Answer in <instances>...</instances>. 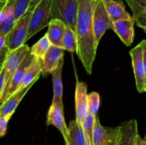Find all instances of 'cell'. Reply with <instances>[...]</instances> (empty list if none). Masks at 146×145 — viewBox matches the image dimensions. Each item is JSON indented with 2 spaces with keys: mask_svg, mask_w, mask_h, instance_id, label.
I'll return each mask as SVG.
<instances>
[{
  "mask_svg": "<svg viewBox=\"0 0 146 145\" xmlns=\"http://www.w3.org/2000/svg\"><path fill=\"white\" fill-rule=\"evenodd\" d=\"M68 142L67 145H89L82 127L76 119L71 121L68 125Z\"/></svg>",
  "mask_w": 146,
  "mask_h": 145,
  "instance_id": "20",
  "label": "cell"
},
{
  "mask_svg": "<svg viewBox=\"0 0 146 145\" xmlns=\"http://www.w3.org/2000/svg\"><path fill=\"white\" fill-rule=\"evenodd\" d=\"M96 116L88 112L87 115H86L84 121H83L82 125H81L82 129L84 130V134H85L86 137L89 145H94L93 144V130H94V125Z\"/></svg>",
  "mask_w": 146,
  "mask_h": 145,
  "instance_id": "24",
  "label": "cell"
},
{
  "mask_svg": "<svg viewBox=\"0 0 146 145\" xmlns=\"http://www.w3.org/2000/svg\"><path fill=\"white\" fill-rule=\"evenodd\" d=\"M51 45V42L48 40L46 34L44 36L38 41H37L32 47L29 49V53L36 58L41 60L44 58V55Z\"/></svg>",
  "mask_w": 146,
  "mask_h": 145,
  "instance_id": "22",
  "label": "cell"
},
{
  "mask_svg": "<svg viewBox=\"0 0 146 145\" xmlns=\"http://www.w3.org/2000/svg\"><path fill=\"white\" fill-rule=\"evenodd\" d=\"M93 27L97 44L108 29H113V22L110 18L102 0H94L93 2Z\"/></svg>",
  "mask_w": 146,
  "mask_h": 145,
  "instance_id": "4",
  "label": "cell"
},
{
  "mask_svg": "<svg viewBox=\"0 0 146 145\" xmlns=\"http://www.w3.org/2000/svg\"><path fill=\"white\" fill-rule=\"evenodd\" d=\"M115 128L116 134L112 145H135L138 135L136 119L125 121Z\"/></svg>",
  "mask_w": 146,
  "mask_h": 145,
  "instance_id": "8",
  "label": "cell"
},
{
  "mask_svg": "<svg viewBox=\"0 0 146 145\" xmlns=\"http://www.w3.org/2000/svg\"><path fill=\"white\" fill-rule=\"evenodd\" d=\"M7 1H9V0H7Z\"/></svg>",
  "mask_w": 146,
  "mask_h": 145,
  "instance_id": "40",
  "label": "cell"
},
{
  "mask_svg": "<svg viewBox=\"0 0 146 145\" xmlns=\"http://www.w3.org/2000/svg\"><path fill=\"white\" fill-rule=\"evenodd\" d=\"M143 141H144V142H145V143H146V134H145V136H144V138H143Z\"/></svg>",
  "mask_w": 146,
  "mask_h": 145,
  "instance_id": "36",
  "label": "cell"
},
{
  "mask_svg": "<svg viewBox=\"0 0 146 145\" xmlns=\"http://www.w3.org/2000/svg\"><path fill=\"white\" fill-rule=\"evenodd\" d=\"M4 85H5L4 84V71L2 68L1 72H0V98H1L3 90L4 88Z\"/></svg>",
  "mask_w": 146,
  "mask_h": 145,
  "instance_id": "32",
  "label": "cell"
},
{
  "mask_svg": "<svg viewBox=\"0 0 146 145\" xmlns=\"http://www.w3.org/2000/svg\"><path fill=\"white\" fill-rule=\"evenodd\" d=\"M65 50L61 47L51 45L49 48L44 55L41 61V74L44 78H46L48 75L56 68L60 60L64 56Z\"/></svg>",
  "mask_w": 146,
  "mask_h": 145,
  "instance_id": "11",
  "label": "cell"
},
{
  "mask_svg": "<svg viewBox=\"0 0 146 145\" xmlns=\"http://www.w3.org/2000/svg\"><path fill=\"white\" fill-rule=\"evenodd\" d=\"M62 48L68 52H76L77 40L75 31L66 26L62 39Z\"/></svg>",
  "mask_w": 146,
  "mask_h": 145,
  "instance_id": "23",
  "label": "cell"
},
{
  "mask_svg": "<svg viewBox=\"0 0 146 145\" xmlns=\"http://www.w3.org/2000/svg\"><path fill=\"white\" fill-rule=\"evenodd\" d=\"M52 0H41L33 9L29 23L26 41L35 35L36 33L48 26L51 12Z\"/></svg>",
  "mask_w": 146,
  "mask_h": 145,
  "instance_id": "3",
  "label": "cell"
},
{
  "mask_svg": "<svg viewBox=\"0 0 146 145\" xmlns=\"http://www.w3.org/2000/svg\"><path fill=\"white\" fill-rule=\"evenodd\" d=\"M31 0H14V13L16 21L19 19L29 7Z\"/></svg>",
  "mask_w": 146,
  "mask_h": 145,
  "instance_id": "26",
  "label": "cell"
},
{
  "mask_svg": "<svg viewBox=\"0 0 146 145\" xmlns=\"http://www.w3.org/2000/svg\"><path fill=\"white\" fill-rule=\"evenodd\" d=\"M142 29L143 30L144 32H145V34H146V28H142Z\"/></svg>",
  "mask_w": 146,
  "mask_h": 145,
  "instance_id": "38",
  "label": "cell"
},
{
  "mask_svg": "<svg viewBox=\"0 0 146 145\" xmlns=\"http://www.w3.org/2000/svg\"><path fill=\"white\" fill-rule=\"evenodd\" d=\"M145 92H146V88H145Z\"/></svg>",
  "mask_w": 146,
  "mask_h": 145,
  "instance_id": "39",
  "label": "cell"
},
{
  "mask_svg": "<svg viewBox=\"0 0 146 145\" xmlns=\"http://www.w3.org/2000/svg\"><path fill=\"white\" fill-rule=\"evenodd\" d=\"M134 24L135 19H121L113 21V31L119 36L126 46H130L134 40Z\"/></svg>",
  "mask_w": 146,
  "mask_h": 145,
  "instance_id": "14",
  "label": "cell"
},
{
  "mask_svg": "<svg viewBox=\"0 0 146 145\" xmlns=\"http://www.w3.org/2000/svg\"><path fill=\"white\" fill-rule=\"evenodd\" d=\"M78 0H52L50 18H56L75 31Z\"/></svg>",
  "mask_w": 146,
  "mask_h": 145,
  "instance_id": "2",
  "label": "cell"
},
{
  "mask_svg": "<svg viewBox=\"0 0 146 145\" xmlns=\"http://www.w3.org/2000/svg\"><path fill=\"white\" fill-rule=\"evenodd\" d=\"M136 25L141 28H146V11H141L133 16Z\"/></svg>",
  "mask_w": 146,
  "mask_h": 145,
  "instance_id": "29",
  "label": "cell"
},
{
  "mask_svg": "<svg viewBox=\"0 0 146 145\" xmlns=\"http://www.w3.org/2000/svg\"><path fill=\"white\" fill-rule=\"evenodd\" d=\"M40 1H41V0H31V1H30L29 7H33V8H34V7H35V6Z\"/></svg>",
  "mask_w": 146,
  "mask_h": 145,
  "instance_id": "34",
  "label": "cell"
},
{
  "mask_svg": "<svg viewBox=\"0 0 146 145\" xmlns=\"http://www.w3.org/2000/svg\"><path fill=\"white\" fill-rule=\"evenodd\" d=\"M11 116L12 115H9L0 117V138L2 137L6 134L7 129V125H8V122L9 121L10 118L11 117Z\"/></svg>",
  "mask_w": 146,
  "mask_h": 145,
  "instance_id": "30",
  "label": "cell"
},
{
  "mask_svg": "<svg viewBox=\"0 0 146 145\" xmlns=\"http://www.w3.org/2000/svg\"><path fill=\"white\" fill-rule=\"evenodd\" d=\"M141 44H142V47H143V61L144 70H145V81H146V41L145 40H143V41H141ZM145 85H146V82H145Z\"/></svg>",
  "mask_w": 146,
  "mask_h": 145,
  "instance_id": "31",
  "label": "cell"
},
{
  "mask_svg": "<svg viewBox=\"0 0 146 145\" xmlns=\"http://www.w3.org/2000/svg\"><path fill=\"white\" fill-rule=\"evenodd\" d=\"M33 7H29L25 14L19 20L16 21L12 29L8 34V49L9 52L25 44L28 31L29 23L32 13Z\"/></svg>",
  "mask_w": 146,
  "mask_h": 145,
  "instance_id": "5",
  "label": "cell"
},
{
  "mask_svg": "<svg viewBox=\"0 0 146 145\" xmlns=\"http://www.w3.org/2000/svg\"><path fill=\"white\" fill-rule=\"evenodd\" d=\"M7 0H0V9L4 7V6L7 4Z\"/></svg>",
  "mask_w": 146,
  "mask_h": 145,
  "instance_id": "35",
  "label": "cell"
},
{
  "mask_svg": "<svg viewBox=\"0 0 146 145\" xmlns=\"http://www.w3.org/2000/svg\"><path fill=\"white\" fill-rule=\"evenodd\" d=\"M131 8L133 16L141 11H146V0H125Z\"/></svg>",
  "mask_w": 146,
  "mask_h": 145,
  "instance_id": "27",
  "label": "cell"
},
{
  "mask_svg": "<svg viewBox=\"0 0 146 145\" xmlns=\"http://www.w3.org/2000/svg\"><path fill=\"white\" fill-rule=\"evenodd\" d=\"M105 8L112 21L133 18L125 9L123 2L120 0H102Z\"/></svg>",
  "mask_w": 146,
  "mask_h": 145,
  "instance_id": "17",
  "label": "cell"
},
{
  "mask_svg": "<svg viewBox=\"0 0 146 145\" xmlns=\"http://www.w3.org/2000/svg\"><path fill=\"white\" fill-rule=\"evenodd\" d=\"M130 55L132 59V65L135 75V85L138 92H145V75L143 61V47L141 42L130 51Z\"/></svg>",
  "mask_w": 146,
  "mask_h": 145,
  "instance_id": "9",
  "label": "cell"
},
{
  "mask_svg": "<svg viewBox=\"0 0 146 145\" xmlns=\"http://www.w3.org/2000/svg\"><path fill=\"white\" fill-rule=\"evenodd\" d=\"M116 134V128L101 125L98 115L95 117L93 130V144L112 145Z\"/></svg>",
  "mask_w": 146,
  "mask_h": 145,
  "instance_id": "12",
  "label": "cell"
},
{
  "mask_svg": "<svg viewBox=\"0 0 146 145\" xmlns=\"http://www.w3.org/2000/svg\"><path fill=\"white\" fill-rule=\"evenodd\" d=\"M88 102V112L94 115H97L100 107V95L96 92H91L87 96Z\"/></svg>",
  "mask_w": 146,
  "mask_h": 145,
  "instance_id": "25",
  "label": "cell"
},
{
  "mask_svg": "<svg viewBox=\"0 0 146 145\" xmlns=\"http://www.w3.org/2000/svg\"><path fill=\"white\" fill-rule=\"evenodd\" d=\"M41 74V61L34 56L32 61L27 68L24 77L19 90H21L29 85L31 82L38 79Z\"/></svg>",
  "mask_w": 146,
  "mask_h": 145,
  "instance_id": "21",
  "label": "cell"
},
{
  "mask_svg": "<svg viewBox=\"0 0 146 145\" xmlns=\"http://www.w3.org/2000/svg\"><path fill=\"white\" fill-rule=\"evenodd\" d=\"M93 2L94 0H78L75 28L77 55L89 75L92 73L98 45L93 27Z\"/></svg>",
  "mask_w": 146,
  "mask_h": 145,
  "instance_id": "1",
  "label": "cell"
},
{
  "mask_svg": "<svg viewBox=\"0 0 146 145\" xmlns=\"http://www.w3.org/2000/svg\"><path fill=\"white\" fill-rule=\"evenodd\" d=\"M14 4V0L7 1L5 6L0 11V36L7 35L15 24Z\"/></svg>",
  "mask_w": 146,
  "mask_h": 145,
  "instance_id": "16",
  "label": "cell"
},
{
  "mask_svg": "<svg viewBox=\"0 0 146 145\" xmlns=\"http://www.w3.org/2000/svg\"><path fill=\"white\" fill-rule=\"evenodd\" d=\"M38 79L35 80L27 87L24 88L21 90H18L17 92H14L12 95L9 97L5 102H3L0 105V117L6 116V115H12L14 112H15V109H17V106L19 104L20 101L21 100L24 95L27 93L29 90L33 86L34 83L38 80Z\"/></svg>",
  "mask_w": 146,
  "mask_h": 145,
  "instance_id": "15",
  "label": "cell"
},
{
  "mask_svg": "<svg viewBox=\"0 0 146 145\" xmlns=\"http://www.w3.org/2000/svg\"><path fill=\"white\" fill-rule=\"evenodd\" d=\"M135 145H146V143L143 141V139L140 136V135L138 134V136L136 138V140H135Z\"/></svg>",
  "mask_w": 146,
  "mask_h": 145,
  "instance_id": "33",
  "label": "cell"
},
{
  "mask_svg": "<svg viewBox=\"0 0 146 145\" xmlns=\"http://www.w3.org/2000/svg\"><path fill=\"white\" fill-rule=\"evenodd\" d=\"M29 47L27 44L22 45L15 50L9 52L3 65V69L4 71V84L5 85L8 82L11 75L18 69L22 63L23 60L29 52ZM4 85V87H5Z\"/></svg>",
  "mask_w": 146,
  "mask_h": 145,
  "instance_id": "7",
  "label": "cell"
},
{
  "mask_svg": "<svg viewBox=\"0 0 146 145\" xmlns=\"http://www.w3.org/2000/svg\"><path fill=\"white\" fill-rule=\"evenodd\" d=\"M33 58H34V55H32L29 52L24 58V59L23 60L22 63L18 68V69L11 75L7 84L4 87V90H3L2 94H1V98H0V105L3 102H5L14 92L18 90L23 80L26 71L32 61Z\"/></svg>",
  "mask_w": 146,
  "mask_h": 145,
  "instance_id": "6",
  "label": "cell"
},
{
  "mask_svg": "<svg viewBox=\"0 0 146 145\" xmlns=\"http://www.w3.org/2000/svg\"><path fill=\"white\" fill-rule=\"evenodd\" d=\"M47 126L54 125L61 132L65 142L68 144V127L65 122L64 106H60L56 103H51L47 114Z\"/></svg>",
  "mask_w": 146,
  "mask_h": 145,
  "instance_id": "10",
  "label": "cell"
},
{
  "mask_svg": "<svg viewBox=\"0 0 146 145\" xmlns=\"http://www.w3.org/2000/svg\"><path fill=\"white\" fill-rule=\"evenodd\" d=\"M2 68H3V65H0V72H1V69H2Z\"/></svg>",
  "mask_w": 146,
  "mask_h": 145,
  "instance_id": "37",
  "label": "cell"
},
{
  "mask_svg": "<svg viewBox=\"0 0 146 145\" xmlns=\"http://www.w3.org/2000/svg\"><path fill=\"white\" fill-rule=\"evenodd\" d=\"M66 25L59 19H51L48 25L46 35L51 45L62 48V39Z\"/></svg>",
  "mask_w": 146,
  "mask_h": 145,
  "instance_id": "19",
  "label": "cell"
},
{
  "mask_svg": "<svg viewBox=\"0 0 146 145\" xmlns=\"http://www.w3.org/2000/svg\"><path fill=\"white\" fill-rule=\"evenodd\" d=\"M64 57L60 60L56 68L51 72L53 82V103H56L60 106L63 105V84H62V69L64 66Z\"/></svg>",
  "mask_w": 146,
  "mask_h": 145,
  "instance_id": "18",
  "label": "cell"
},
{
  "mask_svg": "<svg viewBox=\"0 0 146 145\" xmlns=\"http://www.w3.org/2000/svg\"><path fill=\"white\" fill-rule=\"evenodd\" d=\"M8 34L0 36V65H4L7 54L9 53L8 49Z\"/></svg>",
  "mask_w": 146,
  "mask_h": 145,
  "instance_id": "28",
  "label": "cell"
},
{
  "mask_svg": "<svg viewBox=\"0 0 146 145\" xmlns=\"http://www.w3.org/2000/svg\"><path fill=\"white\" fill-rule=\"evenodd\" d=\"M87 84L85 82H77L75 92L76 120L81 126L88 113L87 102Z\"/></svg>",
  "mask_w": 146,
  "mask_h": 145,
  "instance_id": "13",
  "label": "cell"
}]
</instances>
